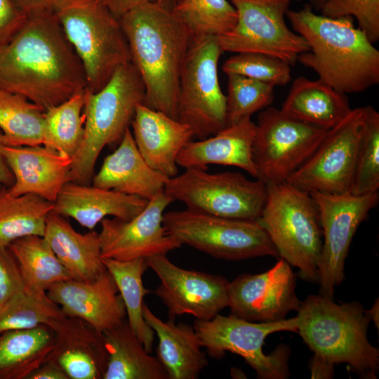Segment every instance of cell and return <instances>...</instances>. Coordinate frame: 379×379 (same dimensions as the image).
Here are the masks:
<instances>
[{"label":"cell","mask_w":379,"mask_h":379,"mask_svg":"<svg viewBox=\"0 0 379 379\" xmlns=\"http://www.w3.org/2000/svg\"><path fill=\"white\" fill-rule=\"evenodd\" d=\"M86 87L82 63L52 9L27 15L0 46V89L20 94L45 111Z\"/></svg>","instance_id":"obj_1"},{"label":"cell","mask_w":379,"mask_h":379,"mask_svg":"<svg viewBox=\"0 0 379 379\" xmlns=\"http://www.w3.org/2000/svg\"><path fill=\"white\" fill-rule=\"evenodd\" d=\"M173 6L169 0H155L119 20L145 86L143 104L178 119L180 77L192 38Z\"/></svg>","instance_id":"obj_2"},{"label":"cell","mask_w":379,"mask_h":379,"mask_svg":"<svg viewBox=\"0 0 379 379\" xmlns=\"http://www.w3.org/2000/svg\"><path fill=\"white\" fill-rule=\"evenodd\" d=\"M286 16L310 50L298 61L319 79L345 93L363 92L379 84V51L354 25L352 16L331 18L313 12L310 4Z\"/></svg>","instance_id":"obj_3"},{"label":"cell","mask_w":379,"mask_h":379,"mask_svg":"<svg viewBox=\"0 0 379 379\" xmlns=\"http://www.w3.org/2000/svg\"><path fill=\"white\" fill-rule=\"evenodd\" d=\"M297 312V333L314 354L334 364L345 363L364 378H376L379 350L368 340L371 320L360 302L338 304L310 295Z\"/></svg>","instance_id":"obj_4"},{"label":"cell","mask_w":379,"mask_h":379,"mask_svg":"<svg viewBox=\"0 0 379 379\" xmlns=\"http://www.w3.org/2000/svg\"><path fill=\"white\" fill-rule=\"evenodd\" d=\"M145 89L132 62L119 67L106 85L93 93L85 90L84 133L70 171V181L91 184L95 166L102 149L119 145L143 103Z\"/></svg>","instance_id":"obj_5"},{"label":"cell","mask_w":379,"mask_h":379,"mask_svg":"<svg viewBox=\"0 0 379 379\" xmlns=\"http://www.w3.org/2000/svg\"><path fill=\"white\" fill-rule=\"evenodd\" d=\"M52 11L80 59L86 88H102L121 65L131 62L117 19L102 0H55Z\"/></svg>","instance_id":"obj_6"},{"label":"cell","mask_w":379,"mask_h":379,"mask_svg":"<svg viewBox=\"0 0 379 379\" xmlns=\"http://www.w3.org/2000/svg\"><path fill=\"white\" fill-rule=\"evenodd\" d=\"M267 197L256 219L279 258L299 269L303 280L319 284L323 233L312 197L286 182L267 184Z\"/></svg>","instance_id":"obj_7"},{"label":"cell","mask_w":379,"mask_h":379,"mask_svg":"<svg viewBox=\"0 0 379 379\" xmlns=\"http://www.w3.org/2000/svg\"><path fill=\"white\" fill-rule=\"evenodd\" d=\"M163 224L180 244L223 260L261 256L279 258L265 230L256 220L229 218L189 208L165 212Z\"/></svg>","instance_id":"obj_8"},{"label":"cell","mask_w":379,"mask_h":379,"mask_svg":"<svg viewBox=\"0 0 379 379\" xmlns=\"http://www.w3.org/2000/svg\"><path fill=\"white\" fill-rule=\"evenodd\" d=\"M164 192L196 211L235 219L256 220L267 197V185L238 172L209 173L189 168L167 180Z\"/></svg>","instance_id":"obj_9"},{"label":"cell","mask_w":379,"mask_h":379,"mask_svg":"<svg viewBox=\"0 0 379 379\" xmlns=\"http://www.w3.org/2000/svg\"><path fill=\"white\" fill-rule=\"evenodd\" d=\"M193 327L201 345L211 357H222L225 352L238 354L260 379H286L290 376L289 347L281 344L266 354L262 346L267 337L273 333H297V317L274 322H254L232 314H218L209 320L196 319Z\"/></svg>","instance_id":"obj_10"},{"label":"cell","mask_w":379,"mask_h":379,"mask_svg":"<svg viewBox=\"0 0 379 379\" xmlns=\"http://www.w3.org/2000/svg\"><path fill=\"white\" fill-rule=\"evenodd\" d=\"M222 51L217 37L192 41L182 68L178 120L187 124L194 138L204 139L227 126L226 95L218 79Z\"/></svg>","instance_id":"obj_11"},{"label":"cell","mask_w":379,"mask_h":379,"mask_svg":"<svg viewBox=\"0 0 379 379\" xmlns=\"http://www.w3.org/2000/svg\"><path fill=\"white\" fill-rule=\"evenodd\" d=\"M253 144L257 179L279 184L313 154L328 129L293 118L267 107L258 116Z\"/></svg>","instance_id":"obj_12"},{"label":"cell","mask_w":379,"mask_h":379,"mask_svg":"<svg viewBox=\"0 0 379 379\" xmlns=\"http://www.w3.org/2000/svg\"><path fill=\"white\" fill-rule=\"evenodd\" d=\"M237 21L230 32L217 37L222 52L261 53L290 65L310 50L307 41L287 26L285 16L293 0H228Z\"/></svg>","instance_id":"obj_13"},{"label":"cell","mask_w":379,"mask_h":379,"mask_svg":"<svg viewBox=\"0 0 379 379\" xmlns=\"http://www.w3.org/2000/svg\"><path fill=\"white\" fill-rule=\"evenodd\" d=\"M318 209L323 233L319 262V295L333 299L345 279V262L360 224L379 201L378 192L363 195L310 193Z\"/></svg>","instance_id":"obj_14"},{"label":"cell","mask_w":379,"mask_h":379,"mask_svg":"<svg viewBox=\"0 0 379 379\" xmlns=\"http://www.w3.org/2000/svg\"><path fill=\"white\" fill-rule=\"evenodd\" d=\"M364 119V107L352 109L285 182L309 194L350 192Z\"/></svg>","instance_id":"obj_15"},{"label":"cell","mask_w":379,"mask_h":379,"mask_svg":"<svg viewBox=\"0 0 379 379\" xmlns=\"http://www.w3.org/2000/svg\"><path fill=\"white\" fill-rule=\"evenodd\" d=\"M145 260L160 280L154 294L167 307L170 319L189 314L209 320L228 307L230 282L225 277L181 268L166 255Z\"/></svg>","instance_id":"obj_16"},{"label":"cell","mask_w":379,"mask_h":379,"mask_svg":"<svg viewBox=\"0 0 379 379\" xmlns=\"http://www.w3.org/2000/svg\"><path fill=\"white\" fill-rule=\"evenodd\" d=\"M173 201L163 192L149 200L146 207L131 220L104 218L99 233L102 258L121 261L145 259L180 248V242L163 224L164 211Z\"/></svg>","instance_id":"obj_17"},{"label":"cell","mask_w":379,"mask_h":379,"mask_svg":"<svg viewBox=\"0 0 379 379\" xmlns=\"http://www.w3.org/2000/svg\"><path fill=\"white\" fill-rule=\"evenodd\" d=\"M296 275L282 258L265 272L243 274L229 283L231 314L254 322H274L298 311L302 302L295 293Z\"/></svg>","instance_id":"obj_18"},{"label":"cell","mask_w":379,"mask_h":379,"mask_svg":"<svg viewBox=\"0 0 379 379\" xmlns=\"http://www.w3.org/2000/svg\"><path fill=\"white\" fill-rule=\"evenodd\" d=\"M65 315L81 319L101 333L120 326L126 312L112 274L106 270L91 282L67 279L46 291Z\"/></svg>","instance_id":"obj_19"},{"label":"cell","mask_w":379,"mask_h":379,"mask_svg":"<svg viewBox=\"0 0 379 379\" xmlns=\"http://www.w3.org/2000/svg\"><path fill=\"white\" fill-rule=\"evenodd\" d=\"M49 327L55 340L48 361L69 379H103L108 354L102 333L81 319L67 316Z\"/></svg>","instance_id":"obj_20"},{"label":"cell","mask_w":379,"mask_h":379,"mask_svg":"<svg viewBox=\"0 0 379 379\" xmlns=\"http://www.w3.org/2000/svg\"><path fill=\"white\" fill-rule=\"evenodd\" d=\"M1 151L14 176V183L6 188L11 195L33 194L54 203L70 181L73 159L53 149L44 145H4Z\"/></svg>","instance_id":"obj_21"},{"label":"cell","mask_w":379,"mask_h":379,"mask_svg":"<svg viewBox=\"0 0 379 379\" xmlns=\"http://www.w3.org/2000/svg\"><path fill=\"white\" fill-rule=\"evenodd\" d=\"M131 125L138 149L148 165L168 178L178 174V156L194 138L192 128L143 103L136 107Z\"/></svg>","instance_id":"obj_22"},{"label":"cell","mask_w":379,"mask_h":379,"mask_svg":"<svg viewBox=\"0 0 379 379\" xmlns=\"http://www.w3.org/2000/svg\"><path fill=\"white\" fill-rule=\"evenodd\" d=\"M148 200L91 184L69 181L54 201L53 213L75 220L90 230L105 218L129 220L138 215Z\"/></svg>","instance_id":"obj_23"},{"label":"cell","mask_w":379,"mask_h":379,"mask_svg":"<svg viewBox=\"0 0 379 379\" xmlns=\"http://www.w3.org/2000/svg\"><path fill=\"white\" fill-rule=\"evenodd\" d=\"M168 179L145 161L128 128L117 149L105 158L91 185L149 201L164 192Z\"/></svg>","instance_id":"obj_24"},{"label":"cell","mask_w":379,"mask_h":379,"mask_svg":"<svg viewBox=\"0 0 379 379\" xmlns=\"http://www.w3.org/2000/svg\"><path fill=\"white\" fill-rule=\"evenodd\" d=\"M256 126L251 119L227 126L208 138L187 142L178 156L182 168L208 169L210 164L233 166L257 179L253 159Z\"/></svg>","instance_id":"obj_25"},{"label":"cell","mask_w":379,"mask_h":379,"mask_svg":"<svg viewBox=\"0 0 379 379\" xmlns=\"http://www.w3.org/2000/svg\"><path fill=\"white\" fill-rule=\"evenodd\" d=\"M69 279L91 282L107 269L103 263L99 233L93 230L81 234L68 220L51 212L43 236Z\"/></svg>","instance_id":"obj_26"},{"label":"cell","mask_w":379,"mask_h":379,"mask_svg":"<svg viewBox=\"0 0 379 379\" xmlns=\"http://www.w3.org/2000/svg\"><path fill=\"white\" fill-rule=\"evenodd\" d=\"M142 315L158 337L157 359L168 379L197 378L208 361L194 327L171 319L163 321L145 303Z\"/></svg>","instance_id":"obj_27"},{"label":"cell","mask_w":379,"mask_h":379,"mask_svg":"<svg viewBox=\"0 0 379 379\" xmlns=\"http://www.w3.org/2000/svg\"><path fill=\"white\" fill-rule=\"evenodd\" d=\"M287 115L319 127L330 129L350 112L346 94L320 79L296 78L281 108Z\"/></svg>","instance_id":"obj_28"},{"label":"cell","mask_w":379,"mask_h":379,"mask_svg":"<svg viewBox=\"0 0 379 379\" xmlns=\"http://www.w3.org/2000/svg\"><path fill=\"white\" fill-rule=\"evenodd\" d=\"M102 333L108 354L103 379H168L159 359L145 350L126 319Z\"/></svg>","instance_id":"obj_29"},{"label":"cell","mask_w":379,"mask_h":379,"mask_svg":"<svg viewBox=\"0 0 379 379\" xmlns=\"http://www.w3.org/2000/svg\"><path fill=\"white\" fill-rule=\"evenodd\" d=\"M54 340V331L44 324L1 333L0 379H27L47 360Z\"/></svg>","instance_id":"obj_30"},{"label":"cell","mask_w":379,"mask_h":379,"mask_svg":"<svg viewBox=\"0 0 379 379\" xmlns=\"http://www.w3.org/2000/svg\"><path fill=\"white\" fill-rule=\"evenodd\" d=\"M107 270L113 277L124 301L127 322L145 350L151 353L154 332L146 323L142 315L143 298L151 291L145 288L142 275L147 270L145 258L121 261L103 258Z\"/></svg>","instance_id":"obj_31"},{"label":"cell","mask_w":379,"mask_h":379,"mask_svg":"<svg viewBox=\"0 0 379 379\" xmlns=\"http://www.w3.org/2000/svg\"><path fill=\"white\" fill-rule=\"evenodd\" d=\"M6 188L0 191V248L23 237H43L53 202L33 194L13 196Z\"/></svg>","instance_id":"obj_32"},{"label":"cell","mask_w":379,"mask_h":379,"mask_svg":"<svg viewBox=\"0 0 379 379\" xmlns=\"http://www.w3.org/2000/svg\"><path fill=\"white\" fill-rule=\"evenodd\" d=\"M45 110L27 98L0 89V129L4 145L36 146L44 142Z\"/></svg>","instance_id":"obj_33"},{"label":"cell","mask_w":379,"mask_h":379,"mask_svg":"<svg viewBox=\"0 0 379 379\" xmlns=\"http://www.w3.org/2000/svg\"><path fill=\"white\" fill-rule=\"evenodd\" d=\"M8 248L27 288L46 293L55 283L69 279L65 267L43 237H23L11 242Z\"/></svg>","instance_id":"obj_34"},{"label":"cell","mask_w":379,"mask_h":379,"mask_svg":"<svg viewBox=\"0 0 379 379\" xmlns=\"http://www.w3.org/2000/svg\"><path fill=\"white\" fill-rule=\"evenodd\" d=\"M85 90L45 111L43 145L72 159L84 133Z\"/></svg>","instance_id":"obj_35"},{"label":"cell","mask_w":379,"mask_h":379,"mask_svg":"<svg viewBox=\"0 0 379 379\" xmlns=\"http://www.w3.org/2000/svg\"><path fill=\"white\" fill-rule=\"evenodd\" d=\"M173 11L192 41L225 34L237 21V11L228 0H180Z\"/></svg>","instance_id":"obj_36"},{"label":"cell","mask_w":379,"mask_h":379,"mask_svg":"<svg viewBox=\"0 0 379 379\" xmlns=\"http://www.w3.org/2000/svg\"><path fill=\"white\" fill-rule=\"evenodd\" d=\"M65 316L46 293L37 292L25 286L1 308L0 334L10 330L29 329L43 324L49 326Z\"/></svg>","instance_id":"obj_37"},{"label":"cell","mask_w":379,"mask_h":379,"mask_svg":"<svg viewBox=\"0 0 379 379\" xmlns=\"http://www.w3.org/2000/svg\"><path fill=\"white\" fill-rule=\"evenodd\" d=\"M379 189V113L364 107V124L350 192L363 195Z\"/></svg>","instance_id":"obj_38"},{"label":"cell","mask_w":379,"mask_h":379,"mask_svg":"<svg viewBox=\"0 0 379 379\" xmlns=\"http://www.w3.org/2000/svg\"><path fill=\"white\" fill-rule=\"evenodd\" d=\"M227 75V126L251 119L273 102L274 86L237 74Z\"/></svg>","instance_id":"obj_39"},{"label":"cell","mask_w":379,"mask_h":379,"mask_svg":"<svg viewBox=\"0 0 379 379\" xmlns=\"http://www.w3.org/2000/svg\"><path fill=\"white\" fill-rule=\"evenodd\" d=\"M227 74H237L274 86H285L291 79V65L284 60L264 53H239L222 65Z\"/></svg>","instance_id":"obj_40"},{"label":"cell","mask_w":379,"mask_h":379,"mask_svg":"<svg viewBox=\"0 0 379 379\" xmlns=\"http://www.w3.org/2000/svg\"><path fill=\"white\" fill-rule=\"evenodd\" d=\"M321 15L338 18L352 16L373 44L379 40V0H326Z\"/></svg>","instance_id":"obj_41"},{"label":"cell","mask_w":379,"mask_h":379,"mask_svg":"<svg viewBox=\"0 0 379 379\" xmlns=\"http://www.w3.org/2000/svg\"><path fill=\"white\" fill-rule=\"evenodd\" d=\"M25 286L18 264L11 251L8 246L0 248V310Z\"/></svg>","instance_id":"obj_42"},{"label":"cell","mask_w":379,"mask_h":379,"mask_svg":"<svg viewBox=\"0 0 379 379\" xmlns=\"http://www.w3.org/2000/svg\"><path fill=\"white\" fill-rule=\"evenodd\" d=\"M27 18L14 0H0V46L11 39Z\"/></svg>","instance_id":"obj_43"},{"label":"cell","mask_w":379,"mask_h":379,"mask_svg":"<svg viewBox=\"0 0 379 379\" xmlns=\"http://www.w3.org/2000/svg\"><path fill=\"white\" fill-rule=\"evenodd\" d=\"M154 1L155 0H102L117 19L135 7ZM169 1L175 6L180 0Z\"/></svg>","instance_id":"obj_44"},{"label":"cell","mask_w":379,"mask_h":379,"mask_svg":"<svg viewBox=\"0 0 379 379\" xmlns=\"http://www.w3.org/2000/svg\"><path fill=\"white\" fill-rule=\"evenodd\" d=\"M334 364L314 354L310 362L311 378H332L334 376Z\"/></svg>","instance_id":"obj_45"},{"label":"cell","mask_w":379,"mask_h":379,"mask_svg":"<svg viewBox=\"0 0 379 379\" xmlns=\"http://www.w3.org/2000/svg\"><path fill=\"white\" fill-rule=\"evenodd\" d=\"M27 379H69V378L58 366L46 360L31 373Z\"/></svg>","instance_id":"obj_46"},{"label":"cell","mask_w":379,"mask_h":379,"mask_svg":"<svg viewBox=\"0 0 379 379\" xmlns=\"http://www.w3.org/2000/svg\"><path fill=\"white\" fill-rule=\"evenodd\" d=\"M27 15L52 9L55 0H14Z\"/></svg>","instance_id":"obj_47"},{"label":"cell","mask_w":379,"mask_h":379,"mask_svg":"<svg viewBox=\"0 0 379 379\" xmlns=\"http://www.w3.org/2000/svg\"><path fill=\"white\" fill-rule=\"evenodd\" d=\"M4 145L3 135L0 131V184L9 187L14 183V176L3 155L1 149Z\"/></svg>","instance_id":"obj_48"},{"label":"cell","mask_w":379,"mask_h":379,"mask_svg":"<svg viewBox=\"0 0 379 379\" xmlns=\"http://www.w3.org/2000/svg\"><path fill=\"white\" fill-rule=\"evenodd\" d=\"M366 312L368 316L371 321H373L375 327L378 329L379 326V302L378 298H377L372 306L369 310H366Z\"/></svg>","instance_id":"obj_49"},{"label":"cell","mask_w":379,"mask_h":379,"mask_svg":"<svg viewBox=\"0 0 379 379\" xmlns=\"http://www.w3.org/2000/svg\"><path fill=\"white\" fill-rule=\"evenodd\" d=\"M326 0H310V4L316 11H320Z\"/></svg>","instance_id":"obj_50"},{"label":"cell","mask_w":379,"mask_h":379,"mask_svg":"<svg viewBox=\"0 0 379 379\" xmlns=\"http://www.w3.org/2000/svg\"><path fill=\"white\" fill-rule=\"evenodd\" d=\"M5 187L3 185L0 184V191L3 189V187Z\"/></svg>","instance_id":"obj_51"}]
</instances>
